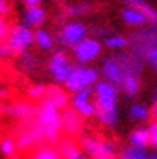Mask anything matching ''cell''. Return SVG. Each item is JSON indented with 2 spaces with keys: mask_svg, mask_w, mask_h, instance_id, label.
<instances>
[{
  "mask_svg": "<svg viewBox=\"0 0 157 159\" xmlns=\"http://www.w3.org/2000/svg\"><path fill=\"white\" fill-rule=\"evenodd\" d=\"M99 77H101V73L94 66L74 65L68 76V80L64 82V88L74 95L88 88H94V85L101 80Z\"/></svg>",
  "mask_w": 157,
  "mask_h": 159,
  "instance_id": "obj_3",
  "label": "cell"
},
{
  "mask_svg": "<svg viewBox=\"0 0 157 159\" xmlns=\"http://www.w3.org/2000/svg\"><path fill=\"white\" fill-rule=\"evenodd\" d=\"M104 52V44L96 39V38H86L80 44L72 49V58L76 60L77 65H85V66H91L96 60L101 58Z\"/></svg>",
  "mask_w": 157,
  "mask_h": 159,
  "instance_id": "obj_6",
  "label": "cell"
},
{
  "mask_svg": "<svg viewBox=\"0 0 157 159\" xmlns=\"http://www.w3.org/2000/svg\"><path fill=\"white\" fill-rule=\"evenodd\" d=\"M102 77L104 80L113 84L115 87L120 88V85L123 84L124 77H126V73H124V68L118 58V55H110V57H105L102 60Z\"/></svg>",
  "mask_w": 157,
  "mask_h": 159,
  "instance_id": "obj_11",
  "label": "cell"
},
{
  "mask_svg": "<svg viewBox=\"0 0 157 159\" xmlns=\"http://www.w3.org/2000/svg\"><path fill=\"white\" fill-rule=\"evenodd\" d=\"M60 154H61V157L63 159H86V156H85V153L71 140V139H68V140H64L61 145H60Z\"/></svg>",
  "mask_w": 157,
  "mask_h": 159,
  "instance_id": "obj_23",
  "label": "cell"
},
{
  "mask_svg": "<svg viewBox=\"0 0 157 159\" xmlns=\"http://www.w3.org/2000/svg\"><path fill=\"white\" fill-rule=\"evenodd\" d=\"M19 65H20V70L25 74H35L41 66V60L35 52L27 51L22 55H19Z\"/></svg>",
  "mask_w": 157,
  "mask_h": 159,
  "instance_id": "obj_20",
  "label": "cell"
},
{
  "mask_svg": "<svg viewBox=\"0 0 157 159\" xmlns=\"http://www.w3.org/2000/svg\"><path fill=\"white\" fill-rule=\"evenodd\" d=\"M143 61H145V63H148V65L152 68V71H155V73H157V46L146 52V55L143 57Z\"/></svg>",
  "mask_w": 157,
  "mask_h": 159,
  "instance_id": "obj_30",
  "label": "cell"
},
{
  "mask_svg": "<svg viewBox=\"0 0 157 159\" xmlns=\"http://www.w3.org/2000/svg\"><path fill=\"white\" fill-rule=\"evenodd\" d=\"M10 11H11V8H10V3L7 2V0H0V16H8L10 14Z\"/></svg>",
  "mask_w": 157,
  "mask_h": 159,
  "instance_id": "obj_34",
  "label": "cell"
},
{
  "mask_svg": "<svg viewBox=\"0 0 157 159\" xmlns=\"http://www.w3.org/2000/svg\"><path fill=\"white\" fill-rule=\"evenodd\" d=\"M27 7H38V5H41L42 3V0H22Z\"/></svg>",
  "mask_w": 157,
  "mask_h": 159,
  "instance_id": "obj_36",
  "label": "cell"
},
{
  "mask_svg": "<svg viewBox=\"0 0 157 159\" xmlns=\"http://www.w3.org/2000/svg\"><path fill=\"white\" fill-rule=\"evenodd\" d=\"M8 95H10L8 88H5V87H0V98H7Z\"/></svg>",
  "mask_w": 157,
  "mask_h": 159,
  "instance_id": "obj_37",
  "label": "cell"
},
{
  "mask_svg": "<svg viewBox=\"0 0 157 159\" xmlns=\"http://www.w3.org/2000/svg\"><path fill=\"white\" fill-rule=\"evenodd\" d=\"M41 135L47 140H55L58 134L63 131L61 126V112L47 99H42L41 106L38 107L36 113V123Z\"/></svg>",
  "mask_w": 157,
  "mask_h": 159,
  "instance_id": "obj_2",
  "label": "cell"
},
{
  "mask_svg": "<svg viewBox=\"0 0 157 159\" xmlns=\"http://www.w3.org/2000/svg\"><path fill=\"white\" fill-rule=\"evenodd\" d=\"M113 159H121V157H113Z\"/></svg>",
  "mask_w": 157,
  "mask_h": 159,
  "instance_id": "obj_39",
  "label": "cell"
},
{
  "mask_svg": "<svg viewBox=\"0 0 157 159\" xmlns=\"http://www.w3.org/2000/svg\"><path fill=\"white\" fill-rule=\"evenodd\" d=\"M140 87H142V79L137 74H129L124 77L123 84L120 85V92L124 93V96L127 98H135L140 92Z\"/></svg>",
  "mask_w": 157,
  "mask_h": 159,
  "instance_id": "obj_22",
  "label": "cell"
},
{
  "mask_svg": "<svg viewBox=\"0 0 157 159\" xmlns=\"http://www.w3.org/2000/svg\"><path fill=\"white\" fill-rule=\"evenodd\" d=\"M148 159H157V154H149Z\"/></svg>",
  "mask_w": 157,
  "mask_h": 159,
  "instance_id": "obj_38",
  "label": "cell"
},
{
  "mask_svg": "<svg viewBox=\"0 0 157 159\" xmlns=\"http://www.w3.org/2000/svg\"><path fill=\"white\" fill-rule=\"evenodd\" d=\"M71 107L82 118H93L96 117V104L93 88L83 90V92L74 93L71 96Z\"/></svg>",
  "mask_w": 157,
  "mask_h": 159,
  "instance_id": "obj_10",
  "label": "cell"
},
{
  "mask_svg": "<svg viewBox=\"0 0 157 159\" xmlns=\"http://www.w3.org/2000/svg\"><path fill=\"white\" fill-rule=\"evenodd\" d=\"M148 129H149V135H151V145L157 147V121L151 123L148 126Z\"/></svg>",
  "mask_w": 157,
  "mask_h": 159,
  "instance_id": "obj_33",
  "label": "cell"
},
{
  "mask_svg": "<svg viewBox=\"0 0 157 159\" xmlns=\"http://www.w3.org/2000/svg\"><path fill=\"white\" fill-rule=\"evenodd\" d=\"M104 48L113 51V52L129 49V38H126L124 35H120V33H111L110 36H107L104 39Z\"/></svg>",
  "mask_w": 157,
  "mask_h": 159,
  "instance_id": "obj_24",
  "label": "cell"
},
{
  "mask_svg": "<svg viewBox=\"0 0 157 159\" xmlns=\"http://www.w3.org/2000/svg\"><path fill=\"white\" fill-rule=\"evenodd\" d=\"M93 11V3L89 2H76V3H69L64 5L61 13L64 17H69L72 20H77V17H83L88 16L89 13Z\"/></svg>",
  "mask_w": 157,
  "mask_h": 159,
  "instance_id": "obj_15",
  "label": "cell"
},
{
  "mask_svg": "<svg viewBox=\"0 0 157 159\" xmlns=\"http://www.w3.org/2000/svg\"><path fill=\"white\" fill-rule=\"evenodd\" d=\"M121 17L124 20V24L129 25V27H135V29H143L146 24H148V20L145 17V14L135 8H129L126 7L121 13Z\"/></svg>",
  "mask_w": 157,
  "mask_h": 159,
  "instance_id": "obj_18",
  "label": "cell"
},
{
  "mask_svg": "<svg viewBox=\"0 0 157 159\" xmlns=\"http://www.w3.org/2000/svg\"><path fill=\"white\" fill-rule=\"evenodd\" d=\"M72 66L74 65H72L69 55L64 51H55L47 61V71L55 84L64 85V82L68 80V76L72 70Z\"/></svg>",
  "mask_w": 157,
  "mask_h": 159,
  "instance_id": "obj_8",
  "label": "cell"
},
{
  "mask_svg": "<svg viewBox=\"0 0 157 159\" xmlns=\"http://www.w3.org/2000/svg\"><path fill=\"white\" fill-rule=\"evenodd\" d=\"M10 32H11V25L8 24L7 17L0 16V41L5 43L8 39V36H10Z\"/></svg>",
  "mask_w": 157,
  "mask_h": 159,
  "instance_id": "obj_31",
  "label": "cell"
},
{
  "mask_svg": "<svg viewBox=\"0 0 157 159\" xmlns=\"http://www.w3.org/2000/svg\"><path fill=\"white\" fill-rule=\"evenodd\" d=\"M5 43L13 55H22L24 52L30 51V48L35 44V30L28 29L22 22L14 24L11 25L10 36Z\"/></svg>",
  "mask_w": 157,
  "mask_h": 159,
  "instance_id": "obj_4",
  "label": "cell"
},
{
  "mask_svg": "<svg viewBox=\"0 0 157 159\" xmlns=\"http://www.w3.org/2000/svg\"><path fill=\"white\" fill-rule=\"evenodd\" d=\"M93 33H94V36L93 38H96L98 39V36H104V39L107 38V36H110L111 33H110V30L107 29V27H94V29H89Z\"/></svg>",
  "mask_w": 157,
  "mask_h": 159,
  "instance_id": "obj_32",
  "label": "cell"
},
{
  "mask_svg": "<svg viewBox=\"0 0 157 159\" xmlns=\"http://www.w3.org/2000/svg\"><path fill=\"white\" fill-rule=\"evenodd\" d=\"M123 2L129 8H135V10L142 11L149 25H152V27L157 25V10L148 2V0H123Z\"/></svg>",
  "mask_w": 157,
  "mask_h": 159,
  "instance_id": "obj_14",
  "label": "cell"
},
{
  "mask_svg": "<svg viewBox=\"0 0 157 159\" xmlns=\"http://www.w3.org/2000/svg\"><path fill=\"white\" fill-rule=\"evenodd\" d=\"M5 112L19 120H30L35 113H38V109L27 102H16V104H11L8 109H5Z\"/></svg>",
  "mask_w": 157,
  "mask_h": 159,
  "instance_id": "obj_17",
  "label": "cell"
},
{
  "mask_svg": "<svg viewBox=\"0 0 157 159\" xmlns=\"http://www.w3.org/2000/svg\"><path fill=\"white\" fill-rule=\"evenodd\" d=\"M155 150H157V147H155Z\"/></svg>",
  "mask_w": 157,
  "mask_h": 159,
  "instance_id": "obj_42",
  "label": "cell"
},
{
  "mask_svg": "<svg viewBox=\"0 0 157 159\" xmlns=\"http://www.w3.org/2000/svg\"><path fill=\"white\" fill-rule=\"evenodd\" d=\"M47 20V11L41 5L38 7H25L24 13H22V24L27 25L28 29H42V25Z\"/></svg>",
  "mask_w": 157,
  "mask_h": 159,
  "instance_id": "obj_12",
  "label": "cell"
},
{
  "mask_svg": "<svg viewBox=\"0 0 157 159\" xmlns=\"http://www.w3.org/2000/svg\"><path fill=\"white\" fill-rule=\"evenodd\" d=\"M32 159H61V154L54 147L42 145V147H39V148H36L33 151Z\"/></svg>",
  "mask_w": 157,
  "mask_h": 159,
  "instance_id": "obj_26",
  "label": "cell"
},
{
  "mask_svg": "<svg viewBox=\"0 0 157 159\" xmlns=\"http://www.w3.org/2000/svg\"><path fill=\"white\" fill-rule=\"evenodd\" d=\"M47 88L44 84H35L28 88V96L35 101H42L46 99V95H47Z\"/></svg>",
  "mask_w": 157,
  "mask_h": 159,
  "instance_id": "obj_29",
  "label": "cell"
},
{
  "mask_svg": "<svg viewBox=\"0 0 157 159\" xmlns=\"http://www.w3.org/2000/svg\"><path fill=\"white\" fill-rule=\"evenodd\" d=\"M93 93L98 121L105 128H115L120 118V88L102 79L94 85Z\"/></svg>",
  "mask_w": 157,
  "mask_h": 159,
  "instance_id": "obj_1",
  "label": "cell"
},
{
  "mask_svg": "<svg viewBox=\"0 0 157 159\" xmlns=\"http://www.w3.org/2000/svg\"><path fill=\"white\" fill-rule=\"evenodd\" d=\"M129 143L132 147H137V148H143L146 150L149 145H151V135H149V129L148 128H137L133 129L130 134H129Z\"/></svg>",
  "mask_w": 157,
  "mask_h": 159,
  "instance_id": "obj_21",
  "label": "cell"
},
{
  "mask_svg": "<svg viewBox=\"0 0 157 159\" xmlns=\"http://www.w3.org/2000/svg\"><path fill=\"white\" fill-rule=\"evenodd\" d=\"M127 115L132 121H135V123H145L151 118V109L146 107L145 104H132L129 107V112H127Z\"/></svg>",
  "mask_w": 157,
  "mask_h": 159,
  "instance_id": "obj_25",
  "label": "cell"
},
{
  "mask_svg": "<svg viewBox=\"0 0 157 159\" xmlns=\"http://www.w3.org/2000/svg\"><path fill=\"white\" fill-rule=\"evenodd\" d=\"M82 148L85 154H89L93 159H113L116 157V145L107 140V139H99V137H85L82 140Z\"/></svg>",
  "mask_w": 157,
  "mask_h": 159,
  "instance_id": "obj_9",
  "label": "cell"
},
{
  "mask_svg": "<svg viewBox=\"0 0 157 159\" xmlns=\"http://www.w3.org/2000/svg\"><path fill=\"white\" fill-rule=\"evenodd\" d=\"M151 115L154 118H157V88L154 92V96H152V109H151Z\"/></svg>",
  "mask_w": 157,
  "mask_h": 159,
  "instance_id": "obj_35",
  "label": "cell"
},
{
  "mask_svg": "<svg viewBox=\"0 0 157 159\" xmlns=\"http://www.w3.org/2000/svg\"><path fill=\"white\" fill-rule=\"evenodd\" d=\"M14 159H20V157H14Z\"/></svg>",
  "mask_w": 157,
  "mask_h": 159,
  "instance_id": "obj_41",
  "label": "cell"
},
{
  "mask_svg": "<svg viewBox=\"0 0 157 159\" xmlns=\"http://www.w3.org/2000/svg\"><path fill=\"white\" fill-rule=\"evenodd\" d=\"M46 99L50 101L58 110H64L66 107H68V104L71 102V98H69L68 92H64V90L60 88V87H49Z\"/></svg>",
  "mask_w": 157,
  "mask_h": 159,
  "instance_id": "obj_16",
  "label": "cell"
},
{
  "mask_svg": "<svg viewBox=\"0 0 157 159\" xmlns=\"http://www.w3.org/2000/svg\"><path fill=\"white\" fill-rule=\"evenodd\" d=\"M157 46V25L155 27H148V29H140L138 32L132 33L129 38V49L132 54L138 55L143 58L148 51Z\"/></svg>",
  "mask_w": 157,
  "mask_h": 159,
  "instance_id": "obj_7",
  "label": "cell"
},
{
  "mask_svg": "<svg viewBox=\"0 0 157 159\" xmlns=\"http://www.w3.org/2000/svg\"><path fill=\"white\" fill-rule=\"evenodd\" d=\"M88 32L89 29L80 20L64 22L57 33V43H60L63 48H68L72 51L77 44H80L83 39L88 38Z\"/></svg>",
  "mask_w": 157,
  "mask_h": 159,
  "instance_id": "obj_5",
  "label": "cell"
},
{
  "mask_svg": "<svg viewBox=\"0 0 157 159\" xmlns=\"http://www.w3.org/2000/svg\"><path fill=\"white\" fill-rule=\"evenodd\" d=\"M55 43L57 39L54 38V35L46 30V29H39V30H35V46L42 51V52H49L55 48Z\"/></svg>",
  "mask_w": 157,
  "mask_h": 159,
  "instance_id": "obj_19",
  "label": "cell"
},
{
  "mask_svg": "<svg viewBox=\"0 0 157 159\" xmlns=\"http://www.w3.org/2000/svg\"><path fill=\"white\" fill-rule=\"evenodd\" d=\"M17 150H19L17 142L11 137H5V139H2V142H0V153L8 159H14Z\"/></svg>",
  "mask_w": 157,
  "mask_h": 159,
  "instance_id": "obj_27",
  "label": "cell"
},
{
  "mask_svg": "<svg viewBox=\"0 0 157 159\" xmlns=\"http://www.w3.org/2000/svg\"><path fill=\"white\" fill-rule=\"evenodd\" d=\"M61 126L68 135H76L82 131V117H79L72 109H64L61 115Z\"/></svg>",
  "mask_w": 157,
  "mask_h": 159,
  "instance_id": "obj_13",
  "label": "cell"
},
{
  "mask_svg": "<svg viewBox=\"0 0 157 159\" xmlns=\"http://www.w3.org/2000/svg\"><path fill=\"white\" fill-rule=\"evenodd\" d=\"M148 151L143 148H137V147H126L121 151V159H148Z\"/></svg>",
  "mask_w": 157,
  "mask_h": 159,
  "instance_id": "obj_28",
  "label": "cell"
},
{
  "mask_svg": "<svg viewBox=\"0 0 157 159\" xmlns=\"http://www.w3.org/2000/svg\"><path fill=\"white\" fill-rule=\"evenodd\" d=\"M2 44H3V43H2V41H0V46H2Z\"/></svg>",
  "mask_w": 157,
  "mask_h": 159,
  "instance_id": "obj_40",
  "label": "cell"
}]
</instances>
